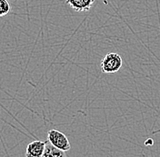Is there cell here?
<instances>
[{"mask_svg": "<svg viewBox=\"0 0 160 157\" xmlns=\"http://www.w3.org/2000/svg\"><path fill=\"white\" fill-rule=\"evenodd\" d=\"M123 60L121 56L118 53H108L107 54L102 60L100 64L101 71L105 74H115L118 72L122 67Z\"/></svg>", "mask_w": 160, "mask_h": 157, "instance_id": "6da1fadb", "label": "cell"}, {"mask_svg": "<svg viewBox=\"0 0 160 157\" xmlns=\"http://www.w3.org/2000/svg\"><path fill=\"white\" fill-rule=\"evenodd\" d=\"M48 141L53 146L61 151L68 152L71 148L69 140L65 134L56 129H51L48 133Z\"/></svg>", "mask_w": 160, "mask_h": 157, "instance_id": "7a4b0ae2", "label": "cell"}, {"mask_svg": "<svg viewBox=\"0 0 160 157\" xmlns=\"http://www.w3.org/2000/svg\"><path fill=\"white\" fill-rule=\"evenodd\" d=\"M48 141L35 140L29 143L26 150V157H42Z\"/></svg>", "mask_w": 160, "mask_h": 157, "instance_id": "3957f363", "label": "cell"}, {"mask_svg": "<svg viewBox=\"0 0 160 157\" xmlns=\"http://www.w3.org/2000/svg\"><path fill=\"white\" fill-rule=\"evenodd\" d=\"M95 0H66V4L77 12L89 11Z\"/></svg>", "mask_w": 160, "mask_h": 157, "instance_id": "277c9868", "label": "cell"}, {"mask_svg": "<svg viewBox=\"0 0 160 157\" xmlns=\"http://www.w3.org/2000/svg\"><path fill=\"white\" fill-rule=\"evenodd\" d=\"M42 157H67V155H66V152L61 151L59 149L53 146L48 141Z\"/></svg>", "mask_w": 160, "mask_h": 157, "instance_id": "5b68a950", "label": "cell"}, {"mask_svg": "<svg viewBox=\"0 0 160 157\" xmlns=\"http://www.w3.org/2000/svg\"><path fill=\"white\" fill-rule=\"evenodd\" d=\"M11 10L8 0H0V17L7 16Z\"/></svg>", "mask_w": 160, "mask_h": 157, "instance_id": "8992f818", "label": "cell"}]
</instances>
